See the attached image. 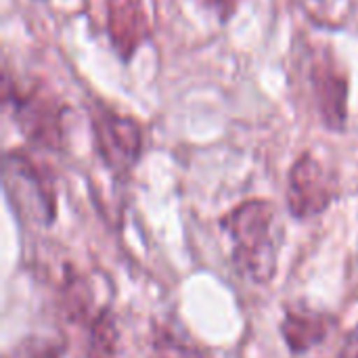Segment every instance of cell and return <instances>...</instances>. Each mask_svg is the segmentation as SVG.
I'll return each mask as SVG.
<instances>
[{
	"instance_id": "obj_1",
	"label": "cell",
	"mask_w": 358,
	"mask_h": 358,
	"mask_svg": "<svg viewBox=\"0 0 358 358\" xmlns=\"http://www.w3.org/2000/svg\"><path fill=\"white\" fill-rule=\"evenodd\" d=\"M222 229L235 243L237 268L256 283L271 281L277 271L275 208L262 199L245 201L222 218Z\"/></svg>"
},
{
	"instance_id": "obj_2",
	"label": "cell",
	"mask_w": 358,
	"mask_h": 358,
	"mask_svg": "<svg viewBox=\"0 0 358 358\" xmlns=\"http://www.w3.org/2000/svg\"><path fill=\"white\" fill-rule=\"evenodd\" d=\"M304 84L325 128L342 132L348 122V73L329 46H315L304 59Z\"/></svg>"
},
{
	"instance_id": "obj_3",
	"label": "cell",
	"mask_w": 358,
	"mask_h": 358,
	"mask_svg": "<svg viewBox=\"0 0 358 358\" xmlns=\"http://www.w3.org/2000/svg\"><path fill=\"white\" fill-rule=\"evenodd\" d=\"M90 124L96 151L113 174H128L143 153V128L130 117L109 109L105 103L90 105Z\"/></svg>"
},
{
	"instance_id": "obj_4",
	"label": "cell",
	"mask_w": 358,
	"mask_h": 358,
	"mask_svg": "<svg viewBox=\"0 0 358 358\" xmlns=\"http://www.w3.org/2000/svg\"><path fill=\"white\" fill-rule=\"evenodd\" d=\"M4 101L13 105L15 122L21 134L36 147L59 151L63 147L65 105L42 86L21 90H4Z\"/></svg>"
},
{
	"instance_id": "obj_5",
	"label": "cell",
	"mask_w": 358,
	"mask_h": 358,
	"mask_svg": "<svg viewBox=\"0 0 358 358\" xmlns=\"http://www.w3.org/2000/svg\"><path fill=\"white\" fill-rule=\"evenodd\" d=\"M336 187L331 174L313 155L304 153L296 159L287 178V208L296 218H315L334 201Z\"/></svg>"
},
{
	"instance_id": "obj_6",
	"label": "cell",
	"mask_w": 358,
	"mask_h": 358,
	"mask_svg": "<svg viewBox=\"0 0 358 358\" xmlns=\"http://www.w3.org/2000/svg\"><path fill=\"white\" fill-rule=\"evenodd\" d=\"M105 25L113 50L128 63L151 36V23L143 0H105Z\"/></svg>"
},
{
	"instance_id": "obj_7",
	"label": "cell",
	"mask_w": 358,
	"mask_h": 358,
	"mask_svg": "<svg viewBox=\"0 0 358 358\" xmlns=\"http://www.w3.org/2000/svg\"><path fill=\"white\" fill-rule=\"evenodd\" d=\"M4 182L13 197L27 195L34 199L40 216L50 222L55 216V193L46 174L21 151H10L4 157Z\"/></svg>"
},
{
	"instance_id": "obj_8",
	"label": "cell",
	"mask_w": 358,
	"mask_h": 358,
	"mask_svg": "<svg viewBox=\"0 0 358 358\" xmlns=\"http://www.w3.org/2000/svg\"><path fill=\"white\" fill-rule=\"evenodd\" d=\"M331 331V319L308 310H289L281 323V334L292 352L302 355L323 344Z\"/></svg>"
},
{
	"instance_id": "obj_9",
	"label": "cell",
	"mask_w": 358,
	"mask_h": 358,
	"mask_svg": "<svg viewBox=\"0 0 358 358\" xmlns=\"http://www.w3.org/2000/svg\"><path fill=\"white\" fill-rule=\"evenodd\" d=\"M92 306V292L88 283L78 277L69 275L65 279L63 292H61V313L69 323H82Z\"/></svg>"
},
{
	"instance_id": "obj_10",
	"label": "cell",
	"mask_w": 358,
	"mask_h": 358,
	"mask_svg": "<svg viewBox=\"0 0 358 358\" xmlns=\"http://www.w3.org/2000/svg\"><path fill=\"white\" fill-rule=\"evenodd\" d=\"M117 348V327L113 315L109 310L101 313L88 331L86 357L88 358H113Z\"/></svg>"
},
{
	"instance_id": "obj_11",
	"label": "cell",
	"mask_w": 358,
	"mask_h": 358,
	"mask_svg": "<svg viewBox=\"0 0 358 358\" xmlns=\"http://www.w3.org/2000/svg\"><path fill=\"white\" fill-rule=\"evenodd\" d=\"M315 23L325 27H340L348 21L355 0H294Z\"/></svg>"
},
{
	"instance_id": "obj_12",
	"label": "cell",
	"mask_w": 358,
	"mask_h": 358,
	"mask_svg": "<svg viewBox=\"0 0 358 358\" xmlns=\"http://www.w3.org/2000/svg\"><path fill=\"white\" fill-rule=\"evenodd\" d=\"M151 358H201V355L168 329H157L151 342Z\"/></svg>"
},
{
	"instance_id": "obj_13",
	"label": "cell",
	"mask_w": 358,
	"mask_h": 358,
	"mask_svg": "<svg viewBox=\"0 0 358 358\" xmlns=\"http://www.w3.org/2000/svg\"><path fill=\"white\" fill-rule=\"evenodd\" d=\"M61 355L63 350L55 342L31 338V340H23L21 344H17L4 358H61Z\"/></svg>"
},
{
	"instance_id": "obj_14",
	"label": "cell",
	"mask_w": 358,
	"mask_h": 358,
	"mask_svg": "<svg viewBox=\"0 0 358 358\" xmlns=\"http://www.w3.org/2000/svg\"><path fill=\"white\" fill-rule=\"evenodd\" d=\"M208 8H212V10H216L218 13V19L222 21V23H227L233 15H235V10L239 8V2L241 0H201Z\"/></svg>"
},
{
	"instance_id": "obj_15",
	"label": "cell",
	"mask_w": 358,
	"mask_h": 358,
	"mask_svg": "<svg viewBox=\"0 0 358 358\" xmlns=\"http://www.w3.org/2000/svg\"><path fill=\"white\" fill-rule=\"evenodd\" d=\"M340 358H358V325L348 334V338L340 350Z\"/></svg>"
}]
</instances>
